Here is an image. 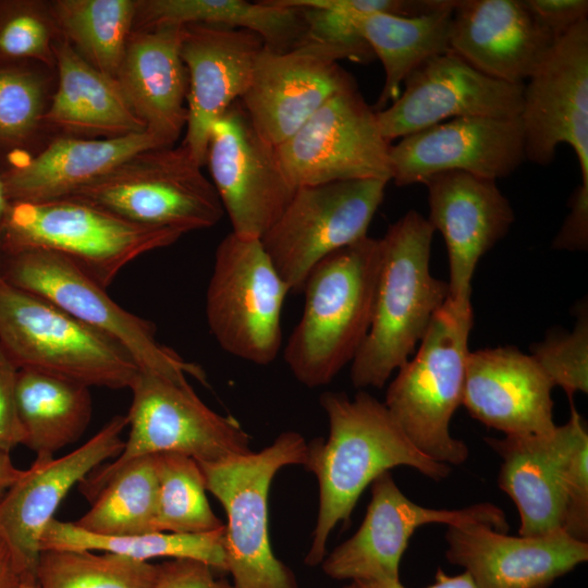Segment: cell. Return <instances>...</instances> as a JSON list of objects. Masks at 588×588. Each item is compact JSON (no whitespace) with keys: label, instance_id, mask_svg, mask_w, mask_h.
Instances as JSON below:
<instances>
[{"label":"cell","instance_id":"cell-1","mask_svg":"<svg viewBox=\"0 0 588 588\" xmlns=\"http://www.w3.org/2000/svg\"><path fill=\"white\" fill-rule=\"evenodd\" d=\"M329 437L307 442L304 467L318 481L319 505L305 564L317 566L327 553L334 527L350 520L363 491L381 474L408 466L432 480L445 479L451 466L422 454L409 441L384 403L359 391L353 399L342 392L320 396Z\"/></svg>","mask_w":588,"mask_h":588},{"label":"cell","instance_id":"cell-2","mask_svg":"<svg viewBox=\"0 0 588 588\" xmlns=\"http://www.w3.org/2000/svg\"><path fill=\"white\" fill-rule=\"evenodd\" d=\"M434 230L409 210L380 240L381 260L371 323L351 365L354 387L382 388L420 343L450 296L449 283L432 277Z\"/></svg>","mask_w":588,"mask_h":588},{"label":"cell","instance_id":"cell-3","mask_svg":"<svg viewBox=\"0 0 588 588\" xmlns=\"http://www.w3.org/2000/svg\"><path fill=\"white\" fill-rule=\"evenodd\" d=\"M380 260V240L367 235L308 273L304 309L283 351L299 383L326 385L354 359L371 323Z\"/></svg>","mask_w":588,"mask_h":588},{"label":"cell","instance_id":"cell-4","mask_svg":"<svg viewBox=\"0 0 588 588\" xmlns=\"http://www.w3.org/2000/svg\"><path fill=\"white\" fill-rule=\"evenodd\" d=\"M471 305L450 297L434 314L418 351L388 387L384 405L422 454L445 465H461L469 455L464 441L450 433L462 405Z\"/></svg>","mask_w":588,"mask_h":588},{"label":"cell","instance_id":"cell-5","mask_svg":"<svg viewBox=\"0 0 588 588\" xmlns=\"http://www.w3.org/2000/svg\"><path fill=\"white\" fill-rule=\"evenodd\" d=\"M183 234L131 222L95 205L59 198L9 201L1 224L2 255L58 253L107 289L131 261L175 243Z\"/></svg>","mask_w":588,"mask_h":588},{"label":"cell","instance_id":"cell-6","mask_svg":"<svg viewBox=\"0 0 588 588\" xmlns=\"http://www.w3.org/2000/svg\"><path fill=\"white\" fill-rule=\"evenodd\" d=\"M307 442L285 431L267 448L215 463L197 462L206 491L225 511L224 546L234 588H298L295 574L271 549L268 500L277 473L304 466Z\"/></svg>","mask_w":588,"mask_h":588},{"label":"cell","instance_id":"cell-7","mask_svg":"<svg viewBox=\"0 0 588 588\" xmlns=\"http://www.w3.org/2000/svg\"><path fill=\"white\" fill-rule=\"evenodd\" d=\"M0 344L19 369L88 388H130L139 370L115 341L1 274Z\"/></svg>","mask_w":588,"mask_h":588},{"label":"cell","instance_id":"cell-8","mask_svg":"<svg viewBox=\"0 0 588 588\" xmlns=\"http://www.w3.org/2000/svg\"><path fill=\"white\" fill-rule=\"evenodd\" d=\"M130 389V433L124 449L78 483L90 502L119 468L140 456L175 452L215 463L250 452V438L240 422L208 407L188 381L138 370Z\"/></svg>","mask_w":588,"mask_h":588},{"label":"cell","instance_id":"cell-9","mask_svg":"<svg viewBox=\"0 0 588 588\" xmlns=\"http://www.w3.org/2000/svg\"><path fill=\"white\" fill-rule=\"evenodd\" d=\"M64 198L181 234L211 228L224 213L212 182L183 144L136 152Z\"/></svg>","mask_w":588,"mask_h":588},{"label":"cell","instance_id":"cell-10","mask_svg":"<svg viewBox=\"0 0 588 588\" xmlns=\"http://www.w3.org/2000/svg\"><path fill=\"white\" fill-rule=\"evenodd\" d=\"M0 274L115 341L139 370L174 381H187L186 376H191L206 383L205 370L199 365L186 362L159 343L152 322L118 305L105 287L71 259L50 250H25L3 256Z\"/></svg>","mask_w":588,"mask_h":588},{"label":"cell","instance_id":"cell-11","mask_svg":"<svg viewBox=\"0 0 588 588\" xmlns=\"http://www.w3.org/2000/svg\"><path fill=\"white\" fill-rule=\"evenodd\" d=\"M290 292L261 240L229 233L217 246L205 303L219 346L246 362L271 364L282 346L281 313Z\"/></svg>","mask_w":588,"mask_h":588},{"label":"cell","instance_id":"cell-12","mask_svg":"<svg viewBox=\"0 0 588 588\" xmlns=\"http://www.w3.org/2000/svg\"><path fill=\"white\" fill-rule=\"evenodd\" d=\"M388 182L338 181L295 188L262 246L291 292H303L324 257L367 236Z\"/></svg>","mask_w":588,"mask_h":588},{"label":"cell","instance_id":"cell-13","mask_svg":"<svg viewBox=\"0 0 588 588\" xmlns=\"http://www.w3.org/2000/svg\"><path fill=\"white\" fill-rule=\"evenodd\" d=\"M390 147L377 111L353 83L335 93L289 139L275 147L279 166L294 187L338 181L392 177Z\"/></svg>","mask_w":588,"mask_h":588},{"label":"cell","instance_id":"cell-14","mask_svg":"<svg viewBox=\"0 0 588 588\" xmlns=\"http://www.w3.org/2000/svg\"><path fill=\"white\" fill-rule=\"evenodd\" d=\"M371 499L358 530L321 562L323 573L338 580L400 579V564L415 530L428 524H483L506 532L504 511L493 503L457 510L431 509L409 500L390 471L371 483Z\"/></svg>","mask_w":588,"mask_h":588},{"label":"cell","instance_id":"cell-15","mask_svg":"<svg viewBox=\"0 0 588 588\" xmlns=\"http://www.w3.org/2000/svg\"><path fill=\"white\" fill-rule=\"evenodd\" d=\"M206 163L232 232L261 240L295 188L279 166L275 147L258 135L240 100L211 125Z\"/></svg>","mask_w":588,"mask_h":588},{"label":"cell","instance_id":"cell-16","mask_svg":"<svg viewBox=\"0 0 588 588\" xmlns=\"http://www.w3.org/2000/svg\"><path fill=\"white\" fill-rule=\"evenodd\" d=\"M519 120L525 158L548 166L558 146L568 144L588 189V20L556 39L524 84Z\"/></svg>","mask_w":588,"mask_h":588},{"label":"cell","instance_id":"cell-17","mask_svg":"<svg viewBox=\"0 0 588 588\" xmlns=\"http://www.w3.org/2000/svg\"><path fill=\"white\" fill-rule=\"evenodd\" d=\"M403 85L399 98L377 111L390 143L455 118H518L523 108L524 84L492 78L453 51L426 61Z\"/></svg>","mask_w":588,"mask_h":588},{"label":"cell","instance_id":"cell-18","mask_svg":"<svg viewBox=\"0 0 588 588\" xmlns=\"http://www.w3.org/2000/svg\"><path fill=\"white\" fill-rule=\"evenodd\" d=\"M518 118H455L402 137L390 147L391 180L397 186L424 184L448 171L497 181L525 160Z\"/></svg>","mask_w":588,"mask_h":588},{"label":"cell","instance_id":"cell-19","mask_svg":"<svg viewBox=\"0 0 588 588\" xmlns=\"http://www.w3.org/2000/svg\"><path fill=\"white\" fill-rule=\"evenodd\" d=\"M331 50L310 42L279 52L265 46L240 102L258 135L277 147L328 99L355 83Z\"/></svg>","mask_w":588,"mask_h":588},{"label":"cell","instance_id":"cell-20","mask_svg":"<svg viewBox=\"0 0 588 588\" xmlns=\"http://www.w3.org/2000/svg\"><path fill=\"white\" fill-rule=\"evenodd\" d=\"M126 426V416L117 415L69 454L36 457L0 503V537L25 578L36 579L40 538L60 503L100 463L119 456L124 449L121 434Z\"/></svg>","mask_w":588,"mask_h":588},{"label":"cell","instance_id":"cell-21","mask_svg":"<svg viewBox=\"0 0 588 588\" xmlns=\"http://www.w3.org/2000/svg\"><path fill=\"white\" fill-rule=\"evenodd\" d=\"M265 48L254 32L207 24L184 25L180 56L188 77L183 145L206 163L210 128L247 90Z\"/></svg>","mask_w":588,"mask_h":588},{"label":"cell","instance_id":"cell-22","mask_svg":"<svg viewBox=\"0 0 588 588\" xmlns=\"http://www.w3.org/2000/svg\"><path fill=\"white\" fill-rule=\"evenodd\" d=\"M445 556L476 588H550L588 560V542L559 529L542 536H509L483 524L448 526Z\"/></svg>","mask_w":588,"mask_h":588},{"label":"cell","instance_id":"cell-23","mask_svg":"<svg viewBox=\"0 0 588 588\" xmlns=\"http://www.w3.org/2000/svg\"><path fill=\"white\" fill-rule=\"evenodd\" d=\"M429 218L446 245L450 268V298L471 305V280L480 258L514 222V211L494 180L462 171L429 177Z\"/></svg>","mask_w":588,"mask_h":588},{"label":"cell","instance_id":"cell-24","mask_svg":"<svg viewBox=\"0 0 588 588\" xmlns=\"http://www.w3.org/2000/svg\"><path fill=\"white\" fill-rule=\"evenodd\" d=\"M554 385L531 355L514 346L469 352L462 405L469 415L505 436L554 431Z\"/></svg>","mask_w":588,"mask_h":588},{"label":"cell","instance_id":"cell-25","mask_svg":"<svg viewBox=\"0 0 588 588\" xmlns=\"http://www.w3.org/2000/svg\"><path fill=\"white\" fill-rule=\"evenodd\" d=\"M585 432V420L572 408L568 421L548 436L486 439L502 458L498 485L518 510L520 536L561 529L567 466Z\"/></svg>","mask_w":588,"mask_h":588},{"label":"cell","instance_id":"cell-26","mask_svg":"<svg viewBox=\"0 0 588 588\" xmlns=\"http://www.w3.org/2000/svg\"><path fill=\"white\" fill-rule=\"evenodd\" d=\"M553 44L523 0L454 1L450 49L492 78L525 84Z\"/></svg>","mask_w":588,"mask_h":588},{"label":"cell","instance_id":"cell-27","mask_svg":"<svg viewBox=\"0 0 588 588\" xmlns=\"http://www.w3.org/2000/svg\"><path fill=\"white\" fill-rule=\"evenodd\" d=\"M184 25L132 30L115 79L146 131L173 146L186 127L188 77L180 56Z\"/></svg>","mask_w":588,"mask_h":588},{"label":"cell","instance_id":"cell-28","mask_svg":"<svg viewBox=\"0 0 588 588\" xmlns=\"http://www.w3.org/2000/svg\"><path fill=\"white\" fill-rule=\"evenodd\" d=\"M167 147L145 131L115 138L54 136L37 154L2 171L9 201H45L68 197L130 156Z\"/></svg>","mask_w":588,"mask_h":588},{"label":"cell","instance_id":"cell-29","mask_svg":"<svg viewBox=\"0 0 588 588\" xmlns=\"http://www.w3.org/2000/svg\"><path fill=\"white\" fill-rule=\"evenodd\" d=\"M54 58L58 85L44 118L47 132L97 139L146 131L117 79L94 69L61 36Z\"/></svg>","mask_w":588,"mask_h":588},{"label":"cell","instance_id":"cell-30","mask_svg":"<svg viewBox=\"0 0 588 588\" xmlns=\"http://www.w3.org/2000/svg\"><path fill=\"white\" fill-rule=\"evenodd\" d=\"M186 24L247 29L279 52L299 46L306 36L303 9L275 0H135L133 30Z\"/></svg>","mask_w":588,"mask_h":588},{"label":"cell","instance_id":"cell-31","mask_svg":"<svg viewBox=\"0 0 588 588\" xmlns=\"http://www.w3.org/2000/svg\"><path fill=\"white\" fill-rule=\"evenodd\" d=\"M455 0L420 15L402 16L387 13L352 14L354 24L382 63L384 84L376 111L395 101L407 76L429 59L449 52L450 25Z\"/></svg>","mask_w":588,"mask_h":588},{"label":"cell","instance_id":"cell-32","mask_svg":"<svg viewBox=\"0 0 588 588\" xmlns=\"http://www.w3.org/2000/svg\"><path fill=\"white\" fill-rule=\"evenodd\" d=\"M16 407L24 445L40 458L77 441L93 414L88 387L30 369L19 370Z\"/></svg>","mask_w":588,"mask_h":588},{"label":"cell","instance_id":"cell-33","mask_svg":"<svg viewBox=\"0 0 588 588\" xmlns=\"http://www.w3.org/2000/svg\"><path fill=\"white\" fill-rule=\"evenodd\" d=\"M224 528L205 534L158 531L102 536L85 531L74 523L52 518L41 535L40 551H105L142 562L155 558L193 559L208 564L215 571L228 572Z\"/></svg>","mask_w":588,"mask_h":588},{"label":"cell","instance_id":"cell-34","mask_svg":"<svg viewBox=\"0 0 588 588\" xmlns=\"http://www.w3.org/2000/svg\"><path fill=\"white\" fill-rule=\"evenodd\" d=\"M91 507L73 522L102 536L158 532L157 454L134 458L119 468L91 501Z\"/></svg>","mask_w":588,"mask_h":588},{"label":"cell","instance_id":"cell-35","mask_svg":"<svg viewBox=\"0 0 588 588\" xmlns=\"http://www.w3.org/2000/svg\"><path fill=\"white\" fill-rule=\"evenodd\" d=\"M60 33L94 69L115 78L133 30L135 0L50 1Z\"/></svg>","mask_w":588,"mask_h":588},{"label":"cell","instance_id":"cell-36","mask_svg":"<svg viewBox=\"0 0 588 588\" xmlns=\"http://www.w3.org/2000/svg\"><path fill=\"white\" fill-rule=\"evenodd\" d=\"M47 69L35 62H0V171L42 148L50 101Z\"/></svg>","mask_w":588,"mask_h":588},{"label":"cell","instance_id":"cell-37","mask_svg":"<svg viewBox=\"0 0 588 588\" xmlns=\"http://www.w3.org/2000/svg\"><path fill=\"white\" fill-rule=\"evenodd\" d=\"M158 564L89 550H44L38 588H154Z\"/></svg>","mask_w":588,"mask_h":588},{"label":"cell","instance_id":"cell-38","mask_svg":"<svg viewBox=\"0 0 588 588\" xmlns=\"http://www.w3.org/2000/svg\"><path fill=\"white\" fill-rule=\"evenodd\" d=\"M159 532L205 534L225 527L211 510L198 463L184 454H157Z\"/></svg>","mask_w":588,"mask_h":588},{"label":"cell","instance_id":"cell-39","mask_svg":"<svg viewBox=\"0 0 588 588\" xmlns=\"http://www.w3.org/2000/svg\"><path fill=\"white\" fill-rule=\"evenodd\" d=\"M59 36L50 1L0 0V62H35L56 69Z\"/></svg>","mask_w":588,"mask_h":588},{"label":"cell","instance_id":"cell-40","mask_svg":"<svg viewBox=\"0 0 588 588\" xmlns=\"http://www.w3.org/2000/svg\"><path fill=\"white\" fill-rule=\"evenodd\" d=\"M530 355L552 384L562 388L571 400L577 392L587 393V308L581 305L571 332H550L542 342L532 345Z\"/></svg>","mask_w":588,"mask_h":588},{"label":"cell","instance_id":"cell-41","mask_svg":"<svg viewBox=\"0 0 588 588\" xmlns=\"http://www.w3.org/2000/svg\"><path fill=\"white\" fill-rule=\"evenodd\" d=\"M302 9L307 27L303 44L322 46L333 51L340 60L368 62L375 57L359 35L352 14L317 8Z\"/></svg>","mask_w":588,"mask_h":588},{"label":"cell","instance_id":"cell-42","mask_svg":"<svg viewBox=\"0 0 588 588\" xmlns=\"http://www.w3.org/2000/svg\"><path fill=\"white\" fill-rule=\"evenodd\" d=\"M561 530L588 542V432L579 438L568 462Z\"/></svg>","mask_w":588,"mask_h":588},{"label":"cell","instance_id":"cell-43","mask_svg":"<svg viewBox=\"0 0 588 588\" xmlns=\"http://www.w3.org/2000/svg\"><path fill=\"white\" fill-rule=\"evenodd\" d=\"M278 3L297 8H317L364 15L387 13L415 16L438 8L442 0H275Z\"/></svg>","mask_w":588,"mask_h":588},{"label":"cell","instance_id":"cell-44","mask_svg":"<svg viewBox=\"0 0 588 588\" xmlns=\"http://www.w3.org/2000/svg\"><path fill=\"white\" fill-rule=\"evenodd\" d=\"M19 370L0 344V448L7 451L25 443L16 407Z\"/></svg>","mask_w":588,"mask_h":588},{"label":"cell","instance_id":"cell-45","mask_svg":"<svg viewBox=\"0 0 588 588\" xmlns=\"http://www.w3.org/2000/svg\"><path fill=\"white\" fill-rule=\"evenodd\" d=\"M523 2L554 41L578 23L588 20L587 0H523Z\"/></svg>","mask_w":588,"mask_h":588},{"label":"cell","instance_id":"cell-46","mask_svg":"<svg viewBox=\"0 0 588 588\" xmlns=\"http://www.w3.org/2000/svg\"><path fill=\"white\" fill-rule=\"evenodd\" d=\"M208 564L193 559H171L158 564L154 588H234L228 580L218 578Z\"/></svg>","mask_w":588,"mask_h":588},{"label":"cell","instance_id":"cell-47","mask_svg":"<svg viewBox=\"0 0 588 588\" xmlns=\"http://www.w3.org/2000/svg\"><path fill=\"white\" fill-rule=\"evenodd\" d=\"M342 588H406L400 579H380V580H353ZM427 588H476L470 576L463 572L458 575H449L441 568H438L434 575V581Z\"/></svg>","mask_w":588,"mask_h":588},{"label":"cell","instance_id":"cell-48","mask_svg":"<svg viewBox=\"0 0 588 588\" xmlns=\"http://www.w3.org/2000/svg\"><path fill=\"white\" fill-rule=\"evenodd\" d=\"M25 575L7 542L0 537V588H20Z\"/></svg>","mask_w":588,"mask_h":588},{"label":"cell","instance_id":"cell-49","mask_svg":"<svg viewBox=\"0 0 588 588\" xmlns=\"http://www.w3.org/2000/svg\"><path fill=\"white\" fill-rule=\"evenodd\" d=\"M24 471L13 464L10 451L0 448V503Z\"/></svg>","mask_w":588,"mask_h":588},{"label":"cell","instance_id":"cell-50","mask_svg":"<svg viewBox=\"0 0 588 588\" xmlns=\"http://www.w3.org/2000/svg\"><path fill=\"white\" fill-rule=\"evenodd\" d=\"M8 204H9V200L5 194L3 181L0 173V269H1L2 257H3L2 250H1V224H2V220L5 213Z\"/></svg>","mask_w":588,"mask_h":588},{"label":"cell","instance_id":"cell-51","mask_svg":"<svg viewBox=\"0 0 588 588\" xmlns=\"http://www.w3.org/2000/svg\"><path fill=\"white\" fill-rule=\"evenodd\" d=\"M20 588H38V584L36 579L25 578L23 579Z\"/></svg>","mask_w":588,"mask_h":588}]
</instances>
